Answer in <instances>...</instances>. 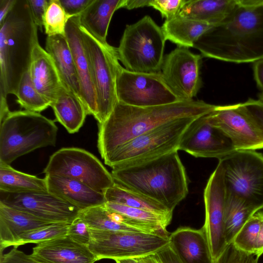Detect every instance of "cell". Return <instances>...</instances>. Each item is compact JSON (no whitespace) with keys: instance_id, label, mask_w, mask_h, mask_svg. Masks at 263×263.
<instances>
[{"instance_id":"obj_1","label":"cell","mask_w":263,"mask_h":263,"mask_svg":"<svg viewBox=\"0 0 263 263\" xmlns=\"http://www.w3.org/2000/svg\"><path fill=\"white\" fill-rule=\"evenodd\" d=\"M203 57L236 64L263 59V0H238L230 13L194 43Z\"/></svg>"},{"instance_id":"obj_2","label":"cell","mask_w":263,"mask_h":263,"mask_svg":"<svg viewBox=\"0 0 263 263\" xmlns=\"http://www.w3.org/2000/svg\"><path fill=\"white\" fill-rule=\"evenodd\" d=\"M216 106L194 99L146 107L117 102L108 118L98 124L99 153L103 159L120 146L154 128L179 118L209 114Z\"/></svg>"},{"instance_id":"obj_3","label":"cell","mask_w":263,"mask_h":263,"mask_svg":"<svg viewBox=\"0 0 263 263\" xmlns=\"http://www.w3.org/2000/svg\"><path fill=\"white\" fill-rule=\"evenodd\" d=\"M115 181L161 203L171 211L188 194L185 168L177 151L112 168Z\"/></svg>"},{"instance_id":"obj_4","label":"cell","mask_w":263,"mask_h":263,"mask_svg":"<svg viewBox=\"0 0 263 263\" xmlns=\"http://www.w3.org/2000/svg\"><path fill=\"white\" fill-rule=\"evenodd\" d=\"M0 96H15L23 74L29 68L32 53L39 43L37 27L28 0H17L0 25Z\"/></svg>"},{"instance_id":"obj_5","label":"cell","mask_w":263,"mask_h":263,"mask_svg":"<svg viewBox=\"0 0 263 263\" xmlns=\"http://www.w3.org/2000/svg\"><path fill=\"white\" fill-rule=\"evenodd\" d=\"M58 128L39 112L10 111L0 122V163L10 165L39 148L55 146Z\"/></svg>"},{"instance_id":"obj_6","label":"cell","mask_w":263,"mask_h":263,"mask_svg":"<svg viewBox=\"0 0 263 263\" xmlns=\"http://www.w3.org/2000/svg\"><path fill=\"white\" fill-rule=\"evenodd\" d=\"M166 40L161 27L145 15L126 26L117 48L119 61L133 72H160Z\"/></svg>"},{"instance_id":"obj_7","label":"cell","mask_w":263,"mask_h":263,"mask_svg":"<svg viewBox=\"0 0 263 263\" xmlns=\"http://www.w3.org/2000/svg\"><path fill=\"white\" fill-rule=\"evenodd\" d=\"M197 118H179L135 137L110 153L103 159L104 163L114 168L178 151L183 135Z\"/></svg>"},{"instance_id":"obj_8","label":"cell","mask_w":263,"mask_h":263,"mask_svg":"<svg viewBox=\"0 0 263 263\" xmlns=\"http://www.w3.org/2000/svg\"><path fill=\"white\" fill-rule=\"evenodd\" d=\"M81 30L96 94L98 115L96 119L101 124L108 118L118 102L116 80L121 66L117 48L100 42L81 26Z\"/></svg>"},{"instance_id":"obj_9","label":"cell","mask_w":263,"mask_h":263,"mask_svg":"<svg viewBox=\"0 0 263 263\" xmlns=\"http://www.w3.org/2000/svg\"><path fill=\"white\" fill-rule=\"evenodd\" d=\"M228 193L257 211L263 209V155L254 150L235 151L218 160Z\"/></svg>"},{"instance_id":"obj_10","label":"cell","mask_w":263,"mask_h":263,"mask_svg":"<svg viewBox=\"0 0 263 263\" xmlns=\"http://www.w3.org/2000/svg\"><path fill=\"white\" fill-rule=\"evenodd\" d=\"M88 245L97 260L137 258L155 254L169 245L168 235L90 229Z\"/></svg>"},{"instance_id":"obj_11","label":"cell","mask_w":263,"mask_h":263,"mask_svg":"<svg viewBox=\"0 0 263 263\" xmlns=\"http://www.w3.org/2000/svg\"><path fill=\"white\" fill-rule=\"evenodd\" d=\"M43 173L77 180L103 194L115 183L111 174L95 156L77 147L62 148L54 153Z\"/></svg>"},{"instance_id":"obj_12","label":"cell","mask_w":263,"mask_h":263,"mask_svg":"<svg viewBox=\"0 0 263 263\" xmlns=\"http://www.w3.org/2000/svg\"><path fill=\"white\" fill-rule=\"evenodd\" d=\"M118 102L140 107L166 105L182 101L168 87L161 71L136 72L120 68L116 80Z\"/></svg>"},{"instance_id":"obj_13","label":"cell","mask_w":263,"mask_h":263,"mask_svg":"<svg viewBox=\"0 0 263 263\" xmlns=\"http://www.w3.org/2000/svg\"><path fill=\"white\" fill-rule=\"evenodd\" d=\"M207 117L228 137L236 151L263 148V129L240 103L216 105Z\"/></svg>"},{"instance_id":"obj_14","label":"cell","mask_w":263,"mask_h":263,"mask_svg":"<svg viewBox=\"0 0 263 263\" xmlns=\"http://www.w3.org/2000/svg\"><path fill=\"white\" fill-rule=\"evenodd\" d=\"M203 197L205 221L202 227L214 261L229 245L226 241L224 224L227 189L224 171L219 163L209 178Z\"/></svg>"},{"instance_id":"obj_15","label":"cell","mask_w":263,"mask_h":263,"mask_svg":"<svg viewBox=\"0 0 263 263\" xmlns=\"http://www.w3.org/2000/svg\"><path fill=\"white\" fill-rule=\"evenodd\" d=\"M202 55L177 46L164 57L161 73L171 90L181 100H192L202 85L200 67Z\"/></svg>"},{"instance_id":"obj_16","label":"cell","mask_w":263,"mask_h":263,"mask_svg":"<svg viewBox=\"0 0 263 263\" xmlns=\"http://www.w3.org/2000/svg\"><path fill=\"white\" fill-rule=\"evenodd\" d=\"M0 203L50 223L70 224L80 212L76 206L49 192L0 191Z\"/></svg>"},{"instance_id":"obj_17","label":"cell","mask_w":263,"mask_h":263,"mask_svg":"<svg viewBox=\"0 0 263 263\" xmlns=\"http://www.w3.org/2000/svg\"><path fill=\"white\" fill-rule=\"evenodd\" d=\"M207 115L196 118L190 125L182 137L179 150L195 157L219 160L236 150L228 137L210 122Z\"/></svg>"},{"instance_id":"obj_18","label":"cell","mask_w":263,"mask_h":263,"mask_svg":"<svg viewBox=\"0 0 263 263\" xmlns=\"http://www.w3.org/2000/svg\"><path fill=\"white\" fill-rule=\"evenodd\" d=\"M65 36L71 49L80 85L82 102L88 115L95 119L98 115L97 98L90 63L84 46L79 17H70Z\"/></svg>"},{"instance_id":"obj_19","label":"cell","mask_w":263,"mask_h":263,"mask_svg":"<svg viewBox=\"0 0 263 263\" xmlns=\"http://www.w3.org/2000/svg\"><path fill=\"white\" fill-rule=\"evenodd\" d=\"M29 255L42 263H95L98 261L88 246L74 241L67 235L36 244Z\"/></svg>"},{"instance_id":"obj_20","label":"cell","mask_w":263,"mask_h":263,"mask_svg":"<svg viewBox=\"0 0 263 263\" xmlns=\"http://www.w3.org/2000/svg\"><path fill=\"white\" fill-rule=\"evenodd\" d=\"M169 246L182 263H213L203 227H180L168 235Z\"/></svg>"},{"instance_id":"obj_21","label":"cell","mask_w":263,"mask_h":263,"mask_svg":"<svg viewBox=\"0 0 263 263\" xmlns=\"http://www.w3.org/2000/svg\"><path fill=\"white\" fill-rule=\"evenodd\" d=\"M28 70L35 87L51 106L66 88L51 56L39 43L33 48Z\"/></svg>"},{"instance_id":"obj_22","label":"cell","mask_w":263,"mask_h":263,"mask_svg":"<svg viewBox=\"0 0 263 263\" xmlns=\"http://www.w3.org/2000/svg\"><path fill=\"white\" fill-rule=\"evenodd\" d=\"M48 191L83 211L106 202L103 193L84 183L66 177L45 175Z\"/></svg>"},{"instance_id":"obj_23","label":"cell","mask_w":263,"mask_h":263,"mask_svg":"<svg viewBox=\"0 0 263 263\" xmlns=\"http://www.w3.org/2000/svg\"><path fill=\"white\" fill-rule=\"evenodd\" d=\"M45 48L53 61L64 87L82 101L77 71L66 36H47Z\"/></svg>"},{"instance_id":"obj_24","label":"cell","mask_w":263,"mask_h":263,"mask_svg":"<svg viewBox=\"0 0 263 263\" xmlns=\"http://www.w3.org/2000/svg\"><path fill=\"white\" fill-rule=\"evenodd\" d=\"M125 0H94L79 15L81 26L100 42L106 44L112 16L124 8Z\"/></svg>"},{"instance_id":"obj_25","label":"cell","mask_w":263,"mask_h":263,"mask_svg":"<svg viewBox=\"0 0 263 263\" xmlns=\"http://www.w3.org/2000/svg\"><path fill=\"white\" fill-rule=\"evenodd\" d=\"M51 223L26 212L0 203V250L11 246L23 233Z\"/></svg>"},{"instance_id":"obj_26","label":"cell","mask_w":263,"mask_h":263,"mask_svg":"<svg viewBox=\"0 0 263 263\" xmlns=\"http://www.w3.org/2000/svg\"><path fill=\"white\" fill-rule=\"evenodd\" d=\"M108 210L119 214L124 223L146 233L168 235L167 227L172 217L112 202H106Z\"/></svg>"},{"instance_id":"obj_27","label":"cell","mask_w":263,"mask_h":263,"mask_svg":"<svg viewBox=\"0 0 263 263\" xmlns=\"http://www.w3.org/2000/svg\"><path fill=\"white\" fill-rule=\"evenodd\" d=\"M238 0H190L181 8L179 15L215 25L224 20L234 9Z\"/></svg>"},{"instance_id":"obj_28","label":"cell","mask_w":263,"mask_h":263,"mask_svg":"<svg viewBox=\"0 0 263 263\" xmlns=\"http://www.w3.org/2000/svg\"><path fill=\"white\" fill-rule=\"evenodd\" d=\"M50 107L55 120L70 134L77 133L88 115L82 101L73 92L65 88Z\"/></svg>"},{"instance_id":"obj_29","label":"cell","mask_w":263,"mask_h":263,"mask_svg":"<svg viewBox=\"0 0 263 263\" xmlns=\"http://www.w3.org/2000/svg\"><path fill=\"white\" fill-rule=\"evenodd\" d=\"M212 25L178 15L165 20L161 28L166 40L178 46L193 47L199 37Z\"/></svg>"},{"instance_id":"obj_30","label":"cell","mask_w":263,"mask_h":263,"mask_svg":"<svg viewBox=\"0 0 263 263\" xmlns=\"http://www.w3.org/2000/svg\"><path fill=\"white\" fill-rule=\"evenodd\" d=\"M106 202H112L172 217L173 212L157 201L115 182L104 193Z\"/></svg>"},{"instance_id":"obj_31","label":"cell","mask_w":263,"mask_h":263,"mask_svg":"<svg viewBox=\"0 0 263 263\" xmlns=\"http://www.w3.org/2000/svg\"><path fill=\"white\" fill-rule=\"evenodd\" d=\"M0 191L9 193L48 192L45 178L26 174L0 163Z\"/></svg>"},{"instance_id":"obj_32","label":"cell","mask_w":263,"mask_h":263,"mask_svg":"<svg viewBox=\"0 0 263 263\" xmlns=\"http://www.w3.org/2000/svg\"><path fill=\"white\" fill-rule=\"evenodd\" d=\"M240 251L259 258L263 255V209L253 214L232 243Z\"/></svg>"},{"instance_id":"obj_33","label":"cell","mask_w":263,"mask_h":263,"mask_svg":"<svg viewBox=\"0 0 263 263\" xmlns=\"http://www.w3.org/2000/svg\"><path fill=\"white\" fill-rule=\"evenodd\" d=\"M257 211L243 199L227 191L224 224L225 236L228 245L233 242L244 224Z\"/></svg>"},{"instance_id":"obj_34","label":"cell","mask_w":263,"mask_h":263,"mask_svg":"<svg viewBox=\"0 0 263 263\" xmlns=\"http://www.w3.org/2000/svg\"><path fill=\"white\" fill-rule=\"evenodd\" d=\"M79 216L86 222L90 229L144 233L138 229L117 221L112 212L107 209L104 204L80 211Z\"/></svg>"},{"instance_id":"obj_35","label":"cell","mask_w":263,"mask_h":263,"mask_svg":"<svg viewBox=\"0 0 263 263\" xmlns=\"http://www.w3.org/2000/svg\"><path fill=\"white\" fill-rule=\"evenodd\" d=\"M15 96L17 103L26 110L40 113L50 106V102L35 87L29 70L22 76Z\"/></svg>"},{"instance_id":"obj_36","label":"cell","mask_w":263,"mask_h":263,"mask_svg":"<svg viewBox=\"0 0 263 263\" xmlns=\"http://www.w3.org/2000/svg\"><path fill=\"white\" fill-rule=\"evenodd\" d=\"M68 224L64 223H51L27 231L12 243L18 247L27 243H39L67 235Z\"/></svg>"},{"instance_id":"obj_37","label":"cell","mask_w":263,"mask_h":263,"mask_svg":"<svg viewBox=\"0 0 263 263\" xmlns=\"http://www.w3.org/2000/svg\"><path fill=\"white\" fill-rule=\"evenodd\" d=\"M69 18L60 0H49L44 17L45 33L47 36L65 35V28Z\"/></svg>"},{"instance_id":"obj_38","label":"cell","mask_w":263,"mask_h":263,"mask_svg":"<svg viewBox=\"0 0 263 263\" xmlns=\"http://www.w3.org/2000/svg\"><path fill=\"white\" fill-rule=\"evenodd\" d=\"M186 0H150L149 6L159 11L165 20L177 16Z\"/></svg>"},{"instance_id":"obj_39","label":"cell","mask_w":263,"mask_h":263,"mask_svg":"<svg viewBox=\"0 0 263 263\" xmlns=\"http://www.w3.org/2000/svg\"><path fill=\"white\" fill-rule=\"evenodd\" d=\"M67 235L74 241L88 246L90 239L89 228L78 215L68 224Z\"/></svg>"},{"instance_id":"obj_40","label":"cell","mask_w":263,"mask_h":263,"mask_svg":"<svg viewBox=\"0 0 263 263\" xmlns=\"http://www.w3.org/2000/svg\"><path fill=\"white\" fill-rule=\"evenodd\" d=\"M28 2L34 22L42 31L44 17L49 0H28Z\"/></svg>"},{"instance_id":"obj_41","label":"cell","mask_w":263,"mask_h":263,"mask_svg":"<svg viewBox=\"0 0 263 263\" xmlns=\"http://www.w3.org/2000/svg\"><path fill=\"white\" fill-rule=\"evenodd\" d=\"M1 252L0 263H42L19 250L17 247L13 248L7 253L3 254Z\"/></svg>"},{"instance_id":"obj_42","label":"cell","mask_w":263,"mask_h":263,"mask_svg":"<svg viewBox=\"0 0 263 263\" xmlns=\"http://www.w3.org/2000/svg\"><path fill=\"white\" fill-rule=\"evenodd\" d=\"M240 104L263 129V102L259 99H249Z\"/></svg>"},{"instance_id":"obj_43","label":"cell","mask_w":263,"mask_h":263,"mask_svg":"<svg viewBox=\"0 0 263 263\" xmlns=\"http://www.w3.org/2000/svg\"><path fill=\"white\" fill-rule=\"evenodd\" d=\"M94 0H60L69 17L79 15Z\"/></svg>"},{"instance_id":"obj_44","label":"cell","mask_w":263,"mask_h":263,"mask_svg":"<svg viewBox=\"0 0 263 263\" xmlns=\"http://www.w3.org/2000/svg\"><path fill=\"white\" fill-rule=\"evenodd\" d=\"M247 255L231 243L213 263H241Z\"/></svg>"},{"instance_id":"obj_45","label":"cell","mask_w":263,"mask_h":263,"mask_svg":"<svg viewBox=\"0 0 263 263\" xmlns=\"http://www.w3.org/2000/svg\"><path fill=\"white\" fill-rule=\"evenodd\" d=\"M155 255L161 263H182L169 245Z\"/></svg>"},{"instance_id":"obj_46","label":"cell","mask_w":263,"mask_h":263,"mask_svg":"<svg viewBox=\"0 0 263 263\" xmlns=\"http://www.w3.org/2000/svg\"><path fill=\"white\" fill-rule=\"evenodd\" d=\"M17 0H0V25L14 6Z\"/></svg>"},{"instance_id":"obj_47","label":"cell","mask_w":263,"mask_h":263,"mask_svg":"<svg viewBox=\"0 0 263 263\" xmlns=\"http://www.w3.org/2000/svg\"><path fill=\"white\" fill-rule=\"evenodd\" d=\"M253 68L257 85L263 91V59L254 63Z\"/></svg>"},{"instance_id":"obj_48","label":"cell","mask_w":263,"mask_h":263,"mask_svg":"<svg viewBox=\"0 0 263 263\" xmlns=\"http://www.w3.org/2000/svg\"><path fill=\"white\" fill-rule=\"evenodd\" d=\"M150 0H125L124 8L130 10L149 6Z\"/></svg>"},{"instance_id":"obj_49","label":"cell","mask_w":263,"mask_h":263,"mask_svg":"<svg viewBox=\"0 0 263 263\" xmlns=\"http://www.w3.org/2000/svg\"><path fill=\"white\" fill-rule=\"evenodd\" d=\"M0 122L2 121L10 111L9 110L7 98L0 96Z\"/></svg>"},{"instance_id":"obj_50","label":"cell","mask_w":263,"mask_h":263,"mask_svg":"<svg viewBox=\"0 0 263 263\" xmlns=\"http://www.w3.org/2000/svg\"><path fill=\"white\" fill-rule=\"evenodd\" d=\"M138 263H161L155 254L137 257Z\"/></svg>"},{"instance_id":"obj_51","label":"cell","mask_w":263,"mask_h":263,"mask_svg":"<svg viewBox=\"0 0 263 263\" xmlns=\"http://www.w3.org/2000/svg\"><path fill=\"white\" fill-rule=\"evenodd\" d=\"M259 258L252 255H247L241 263H258Z\"/></svg>"},{"instance_id":"obj_52","label":"cell","mask_w":263,"mask_h":263,"mask_svg":"<svg viewBox=\"0 0 263 263\" xmlns=\"http://www.w3.org/2000/svg\"><path fill=\"white\" fill-rule=\"evenodd\" d=\"M119 263H138L137 258H129L115 260Z\"/></svg>"},{"instance_id":"obj_53","label":"cell","mask_w":263,"mask_h":263,"mask_svg":"<svg viewBox=\"0 0 263 263\" xmlns=\"http://www.w3.org/2000/svg\"><path fill=\"white\" fill-rule=\"evenodd\" d=\"M258 99L263 102V91L259 94Z\"/></svg>"},{"instance_id":"obj_54","label":"cell","mask_w":263,"mask_h":263,"mask_svg":"<svg viewBox=\"0 0 263 263\" xmlns=\"http://www.w3.org/2000/svg\"><path fill=\"white\" fill-rule=\"evenodd\" d=\"M116 263H119V262H117V261H116Z\"/></svg>"}]
</instances>
